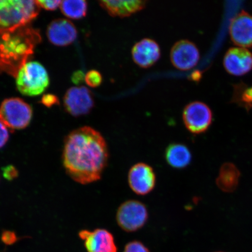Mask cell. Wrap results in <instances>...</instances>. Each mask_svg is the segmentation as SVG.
I'll list each match as a JSON object with an SVG mask.
<instances>
[{
	"mask_svg": "<svg viewBox=\"0 0 252 252\" xmlns=\"http://www.w3.org/2000/svg\"><path fill=\"white\" fill-rule=\"evenodd\" d=\"M108 158L105 140L92 127L76 129L65 138L63 165L75 182L86 185L99 180Z\"/></svg>",
	"mask_w": 252,
	"mask_h": 252,
	"instance_id": "cell-1",
	"label": "cell"
},
{
	"mask_svg": "<svg viewBox=\"0 0 252 252\" xmlns=\"http://www.w3.org/2000/svg\"><path fill=\"white\" fill-rule=\"evenodd\" d=\"M40 41L39 31L28 25L15 30L0 29V72L16 77Z\"/></svg>",
	"mask_w": 252,
	"mask_h": 252,
	"instance_id": "cell-2",
	"label": "cell"
},
{
	"mask_svg": "<svg viewBox=\"0 0 252 252\" xmlns=\"http://www.w3.org/2000/svg\"><path fill=\"white\" fill-rule=\"evenodd\" d=\"M40 8L36 1L32 0H0V29L27 26L38 15Z\"/></svg>",
	"mask_w": 252,
	"mask_h": 252,
	"instance_id": "cell-3",
	"label": "cell"
},
{
	"mask_svg": "<svg viewBox=\"0 0 252 252\" xmlns=\"http://www.w3.org/2000/svg\"><path fill=\"white\" fill-rule=\"evenodd\" d=\"M18 90L24 95H39L49 85L48 73L39 62H29L19 70L16 76Z\"/></svg>",
	"mask_w": 252,
	"mask_h": 252,
	"instance_id": "cell-4",
	"label": "cell"
},
{
	"mask_svg": "<svg viewBox=\"0 0 252 252\" xmlns=\"http://www.w3.org/2000/svg\"><path fill=\"white\" fill-rule=\"evenodd\" d=\"M32 109L18 97L6 99L0 106V121L12 130H21L30 125Z\"/></svg>",
	"mask_w": 252,
	"mask_h": 252,
	"instance_id": "cell-5",
	"label": "cell"
},
{
	"mask_svg": "<svg viewBox=\"0 0 252 252\" xmlns=\"http://www.w3.org/2000/svg\"><path fill=\"white\" fill-rule=\"evenodd\" d=\"M149 213L146 206L137 200H128L121 205L116 214L120 227L127 232L138 231L146 224Z\"/></svg>",
	"mask_w": 252,
	"mask_h": 252,
	"instance_id": "cell-6",
	"label": "cell"
},
{
	"mask_svg": "<svg viewBox=\"0 0 252 252\" xmlns=\"http://www.w3.org/2000/svg\"><path fill=\"white\" fill-rule=\"evenodd\" d=\"M182 118L185 127L190 133L199 134L206 132L212 125L213 113L206 103L195 101L185 106Z\"/></svg>",
	"mask_w": 252,
	"mask_h": 252,
	"instance_id": "cell-7",
	"label": "cell"
},
{
	"mask_svg": "<svg viewBox=\"0 0 252 252\" xmlns=\"http://www.w3.org/2000/svg\"><path fill=\"white\" fill-rule=\"evenodd\" d=\"M63 101L66 111L75 117L88 114L94 106L93 93L84 86L70 88Z\"/></svg>",
	"mask_w": 252,
	"mask_h": 252,
	"instance_id": "cell-8",
	"label": "cell"
},
{
	"mask_svg": "<svg viewBox=\"0 0 252 252\" xmlns=\"http://www.w3.org/2000/svg\"><path fill=\"white\" fill-rule=\"evenodd\" d=\"M199 50L190 40H181L175 43L171 50L170 58L172 64L178 70H191L199 62Z\"/></svg>",
	"mask_w": 252,
	"mask_h": 252,
	"instance_id": "cell-9",
	"label": "cell"
},
{
	"mask_svg": "<svg viewBox=\"0 0 252 252\" xmlns=\"http://www.w3.org/2000/svg\"><path fill=\"white\" fill-rule=\"evenodd\" d=\"M128 182L135 194L144 196L155 188L156 176L152 167L147 163H138L129 171Z\"/></svg>",
	"mask_w": 252,
	"mask_h": 252,
	"instance_id": "cell-10",
	"label": "cell"
},
{
	"mask_svg": "<svg viewBox=\"0 0 252 252\" xmlns=\"http://www.w3.org/2000/svg\"><path fill=\"white\" fill-rule=\"evenodd\" d=\"M232 42L242 48L252 47V15L244 10L232 18L229 25Z\"/></svg>",
	"mask_w": 252,
	"mask_h": 252,
	"instance_id": "cell-11",
	"label": "cell"
},
{
	"mask_svg": "<svg viewBox=\"0 0 252 252\" xmlns=\"http://www.w3.org/2000/svg\"><path fill=\"white\" fill-rule=\"evenodd\" d=\"M79 236L84 241L87 252H117L113 235L105 229H96L94 231L83 230Z\"/></svg>",
	"mask_w": 252,
	"mask_h": 252,
	"instance_id": "cell-12",
	"label": "cell"
},
{
	"mask_svg": "<svg viewBox=\"0 0 252 252\" xmlns=\"http://www.w3.org/2000/svg\"><path fill=\"white\" fill-rule=\"evenodd\" d=\"M223 66L230 74L241 76L247 74L252 69V53L242 47L229 49L223 59Z\"/></svg>",
	"mask_w": 252,
	"mask_h": 252,
	"instance_id": "cell-13",
	"label": "cell"
},
{
	"mask_svg": "<svg viewBox=\"0 0 252 252\" xmlns=\"http://www.w3.org/2000/svg\"><path fill=\"white\" fill-rule=\"evenodd\" d=\"M134 62L143 68L151 67L160 58V47L156 41L145 38L135 43L131 50Z\"/></svg>",
	"mask_w": 252,
	"mask_h": 252,
	"instance_id": "cell-14",
	"label": "cell"
},
{
	"mask_svg": "<svg viewBox=\"0 0 252 252\" xmlns=\"http://www.w3.org/2000/svg\"><path fill=\"white\" fill-rule=\"evenodd\" d=\"M47 36L50 42L58 46H65L73 43L77 37L74 25L66 19H58L47 28Z\"/></svg>",
	"mask_w": 252,
	"mask_h": 252,
	"instance_id": "cell-15",
	"label": "cell"
},
{
	"mask_svg": "<svg viewBox=\"0 0 252 252\" xmlns=\"http://www.w3.org/2000/svg\"><path fill=\"white\" fill-rule=\"evenodd\" d=\"M100 7L112 17L125 18L130 17L143 9L146 1H100Z\"/></svg>",
	"mask_w": 252,
	"mask_h": 252,
	"instance_id": "cell-16",
	"label": "cell"
},
{
	"mask_svg": "<svg viewBox=\"0 0 252 252\" xmlns=\"http://www.w3.org/2000/svg\"><path fill=\"white\" fill-rule=\"evenodd\" d=\"M165 159L172 168L183 169L187 167L191 160V154L188 148L182 144H172L165 151Z\"/></svg>",
	"mask_w": 252,
	"mask_h": 252,
	"instance_id": "cell-17",
	"label": "cell"
},
{
	"mask_svg": "<svg viewBox=\"0 0 252 252\" xmlns=\"http://www.w3.org/2000/svg\"><path fill=\"white\" fill-rule=\"evenodd\" d=\"M240 172L236 166L231 163H225L220 167L216 183L223 191L232 192L238 187Z\"/></svg>",
	"mask_w": 252,
	"mask_h": 252,
	"instance_id": "cell-18",
	"label": "cell"
},
{
	"mask_svg": "<svg viewBox=\"0 0 252 252\" xmlns=\"http://www.w3.org/2000/svg\"><path fill=\"white\" fill-rule=\"evenodd\" d=\"M60 7L65 17L78 20L86 15L88 4L84 0H65L62 1Z\"/></svg>",
	"mask_w": 252,
	"mask_h": 252,
	"instance_id": "cell-19",
	"label": "cell"
},
{
	"mask_svg": "<svg viewBox=\"0 0 252 252\" xmlns=\"http://www.w3.org/2000/svg\"><path fill=\"white\" fill-rule=\"evenodd\" d=\"M232 101L250 111L252 109V85L251 86L244 83L236 85Z\"/></svg>",
	"mask_w": 252,
	"mask_h": 252,
	"instance_id": "cell-20",
	"label": "cell"
},
{
	"mask_svg": "<svg viewBox=\"0 0 252 252\" xmlns=\"http://www.w3.org/2000/svg\"><path fill=\"white\" fill-rule=\"evenodd\" d=\"M85 81L88 86L96 88L102 84V76L99 71L94 70H91L86 74Z\"/></svg>",
	"mask_w": 252,
	"mask_h": 252,
	"instance_id": "cell-21",
	"label": "cell"
},
{
	"mask_svg": "<svg viewBox=\"0 0 252 252\" xmlns=\"http://www.w3.org/2000/svg\"><path fill=\"white\" fill-rule=\"evenodd\" d=\"M124 252H150L146 247L138 241H132L126 245Z\"/></svg>",
	"mask_w": 252,
	"mask_h": 252,
	"instance_id": "cell-22",
	"label": "cell"
},
{
	"mask_svg": "<svg viewBox=\"0 0 252 252\" xmlns=\"http://www.w3.org/2000/svg\"><path fill=\"white\" fill-rule=\"evenodd\" d=\"M62 1L59 0H52V1L39 0V1H36V2L40 7H42L46 10L54 11L61 6Z\"/></svg>",
	"mask_w": 252,
	"mask_h": 252,
	"instance_id": "cell-23",
	"label": "cell"
},
{
	"mask_svg": "<svg viewBox=\"0 0 252 252\" xmlns=\"http://www.w3.org/2000/svg\"><path fill=\"white\" fill-rule=\"evenodd\" d=\"M41 103L47 107V108H50V107L53 105H58L59 104V100L58 97L55 95V94H44L42 100H41Z\"/></svg>",
	"mask_w": 252,
	"mask_h": 252,
	"instance_id": "cell-24",
	"label": "cell"
},
{
	"mask_svg": "<svg viewBox=\"0 0 252 252\" xmlns=\"http://www.w3.org/2000/svg\"><path fill=\"white\" fill-rule=\"evenodd\" d=\"M1 241L6 245H11L15 243L17 241V237L14 232L5 231L2 232Z\"/></svg>",
	"mask_w": 252,
	"mask_h": 252,
	"instance_id": "cell-25",
	"label": "cell"
},
{
	"mask_svg": "<svg viewBox=\"0 0 252 252\" xmlns=\"http://www.w3.org/2000/svg\"><path fill=\"white\" fill-rule=\"evenodd\" d=\"M9 139L7 127L0 121V149L4 147Z\"/></svg>",
	"mask_w": 252,
	"mask_h": 252,
	"instance_id": "cell-26",
	"label": "cell"
},
{
	"mask_svg": "<svg viewBox=\"0 0 252 252\" xmlns=\"http://www.w3.org/2000/svg\"><path fill=\"white\" fill-rule=\"evenodd\" d=\"M3 175L5 179L8 181H11L12 179L17 178L18 175V172L14 166L9 165L4 169Z\"/></svg>",
	"mask_w": 252,
	"mask_h": 252,
	"instance_id": "cell-27",
	"label": "cell"
},
{
	"mask_svg": "<svg viewBox=\"0 0 252 252\" xmlns=\"http://www.w3.org/2000/svg\"><path fill=\"white\" fill-rule=\"evenodd\" d=\"M85 77H86V75L84 74L83 71H75L72 75L71 80L75 84L78 85L85 81Z\"/></svg>",
	"mask_w": 252,
	"mask_h": 252,
	"instance_id": "cell-28",
	"label": "cell"
},
{
	"mask_svg": "<svg viewBox=\"0 0 252 252\" xmlns=\"http://www.w3.org/2000/svg\"><path fill=\"white\" fill-rule=\"evenodd\" d=\"M191 79L192 80L194 81H199L201 79V72L197 71H194L191 74Z\"/></svg>",
	"mask_w": 252,
	"mask_h": 252,
	"instance_id": "cell-29",
	"label": "cell"
}]
</instances>
